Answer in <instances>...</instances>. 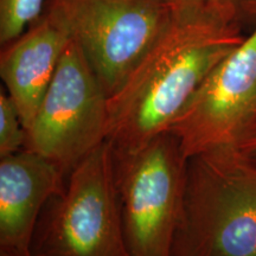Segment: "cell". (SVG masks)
<instances>
[{
    "label": "cell",
    "mask_w": 256,
    "mask_h": 256,
    "mask_svg": "<svg viewBox=\"0 0 256 256\" xmlns=\"http://www.w3.org/2000/svg\"><path fill=\"white\" fill-rule=\"evenodd\" d=\"M26 132L17 107L8 92H0V158L25 147Z\"/></svg>",
    "instance_id": "cell-12"
},
{
    "label": "cell",
    "mask_w": 256,
    "mask_h": 256,
    "mask_svg": "<svg viewBox=\"0 0 256 256\" xmlns=\"http://www.w3.org/2000/svg\"><path fill=\"white\" fill-rule=\"evenodd\" d=\"M171 10L186 8L206 12L228 23L241 25L244 19L256 17V0H162Z\"/></svg>",
    "instance_id": "cell-11"
},
{
    "label": "cell",
    "mask_w": 256,
    "mask_h": 256,
    "mask_svg": "<svg viewBox=\"0 0 256 256\" xmlns=\"http://www.w3.org/2000/svg\"><path fill=\"white\" fill-rule=\"evenodd\" d=\"M246 37L241 25L196 10H172L164 30L108 98L106 140L114 151H134L166 132L209 74Z\"/></svg>",
    "instance_id": "cell-1"
},
{
    "label": "cell",
    "mask_w": 256,
    "mask_h": 256,
    "mask_svg": "<svg viewBox=\"0 0 256 256\" xmlns=\"http://www.w3.org/2000/svg\"><path fill=\"white\" fill-rule=\"evenodd\" d=\"M0 256H30V252H0Z\"/></svg>",
    "instance_id": "cell-14"
},
{
    "label": "cell",
    "mask_w": 256,
    "mask_h": 256,
    "mask_svg": "<svg viewBox=\"0 0 256 256\" xmlns=\"http://www.w3.org/2000/svg\"><path fill=\"white\" fill-rule=\"evenodd\" d=\"M234 147L256 164V118Z\"/></svg>",
    "instance_id": "cell-13"
},
{
    "label": "cell",
    "mask_w": 256,
    "mask_h": 256,
    "mask_svg": "<svg viewBox=\"0 0 256 256\" xmlns=\"http://www.w3.org/2000/svg\"><path fill=\"white\" fill-rule=\"evenodd\" d=\"M72 40L68 30L44 11L17 40L4 46L0 76L28 130Z\"/></svg>",
    "instance_id": "cell-9"
},
{
    "label": "cell",
    "mask_w": 256,
    "mask_h": 256,
    "mask_svg": "<svg viewBox=\"0 0 256 256\" xmlns=\"http://www.w3.org/2000/svg\"><path fill=\"white\" fill-rule=\"evenodd\" d=\"M172 256H256V164L234 146L188 159Z\"/></svg>",
    "instance_id": "cell-2"
},
{
    "label": "cell",
    "mask_w": 256,
    "mask_h": 256,
    "mask_svg": "<svg viewBox=\"0 0 256 256\" xmlns=\"http://www.w3.org/2000/svg\"><path fill=\"white\" fill-rule=\"evenodd\" d=\"M30 256H130L106 140L74 168L42 214Z\"/></svg>",
    "instance_id": "cell-3"
},
{
    "label": "cell",
    "mask_w": 256,
    "mask_h": 256,
    "mask_svg": "<svg viewBox=\"0 0 256 256\" xmlns=\"http://www.w3.org/2000/svg\"><path fill=\"white\" fill-rule=\"evenodd\" d=\"M114 177L130 256H172L188 158L166 130L134 151L113 150Z\"/></svg>",
    "instance_id": "cell-4"
},
{
    "label": "cell",
    "mask_w": 256,
    "mask_h": 256,
    "mask_svg": "<svg viewBox=\"0 0 256 256\" xmlns=\"http://www.w3.org/2000/svg\"><path fill=\"white\" fill-rule=\"evenodd\" d=\"M66 179L58 166L30 150L0 158V252H30L42 214Z\"/></svg>",
    "instance_id": "cell-8"
},
{
    "label": "cell",
    "mask_w": 256,
    "mask_h": 256,
    "mask_svg": "<svg viewBox=\"0 0 256 256\" xmlns=\"http://www.w3.org/2000/svg\"><path fill=\"white\" fill-rule=\"evenodd\" d=\"M84 54L108 98L114 95L171 17L162 0H48Z\"/></svg>",
    "instance_id": "cell-5"
},
{
    "label": "cell",
    "mask_w": 256,
    "mask_h": 256,
    "mask_svg": "<svg viewBox=\"0 0 256 256\" xmlns=\"http://www.w3.org/2000/svg\"><path fill=\"white\" fill-rule=\"evenodd\" d=\"M108 95L72 40L26 132L24 148L46 156L68 177L107 139Z\"/></svg>",
    "instance_id": "cell-6"
},
{
    "label": "cell",
    "mask_w": 256,
    "mask_h": 256,
    "mask_svg": "<svg viewBox=\"0 0 256 256\" xmlns=\"http://www.w3.org/2000/svg\"><path fill=\"white\" fill-rule=\"evenodd\" d=\"M256 118V26L209 74L168 130L186 158L235 146Z\"/></svg>",
    "instance_id": "cell-7"
},
{
    "label": "cell",
    "mask_w": 256,
    "mask_h": 256,
    "mask_svg": "<svg viewBox=\"0 0 256 256\" xmlns=\"http://www.w3.org/2000/svg\"><path fill=\"white\" fill-rule=\"evenodd\" d=\"M48 0H0V43L23 34L44 14Z\"/></svg>",
    "instance_id": "cell-10"
}]
</instances>
